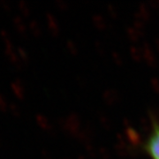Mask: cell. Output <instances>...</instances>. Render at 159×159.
Wrapping results in <instances>:
<instances>
[{
    "instance_id": "cell-7",
    "label": "cell",
    "mask_w": 159,
    "mask_h": 159,
    "mask_svg": "<svg viewBox=\"0 0 159 159\" xmlns=\"http://www.w3.org/2000/svg\"><path fill=\"white\" fill-rule=\"evenodd\" d=\"M10 111H11V113L12 114V116H14V117H16V118H19L20 116V107L18 106L17 104L15 103V102H11V103H9V109H8Z\"/></svg>"
},
{
    "instance_id": "cell-1",
    "label": "cell",
    "mask_w": 159,
    "mask_h": 159,
    "mask_svg": "<svg viewBox=\"0 0 159 159\" xmlns=\"http://www.w3.org/2000/svg\"><path fill=\"white\" fill-rule=\"evenodd\" d=\"M5 43V53L8 60L16 67L17 69H20L22 66V63L20 61V57L18 56L17 51L14 48V46L11 43V39L6 40Z\"/></svg>"
},
{
    "instance_id": "cell-4",
    "label": "cell",
    "mask_w": 159,
    "mask_h": 159,
    "mask_svg": "<svg viewBox=\"0 0 159 159\" xmlns=\"http://www.w3.org/2000/svg\"><path fill=\"white\" fill-rule=\"evenodd\" d=\"M12 23L19 34H21L22 36H25L27 34V26L24 22V20L20 16H14L12 19Z\"/></svg>"
},
{
    "instance_id": "cell-11",
    "label": "cell",
    "mask_w": 159,
    "mask_h": 159,
    "mask_svg": "<svg viewBox=\"0 0 159 159\" xmlns=\"http://www.w3.org/2000/svg\"><path fill=\"white\" fill-rule=\"evenodd\" d=\"M0 36H1V38L3 39V41L5 42L6 40H9L11 39L10 38V35L8 34V32L5 30V29H2L1 31H0Z\"/></svg>"
},
{
    "instance_id": "cell-6",
    "label": "cell",
    "mask_w": 159,
    "mask_h": 159,
    "mask_svg": "<svg viewBox=\"0 0 159 159\" xmlns=\"http://www.w3.org/2000/svg\"><path fill=\"white\" fill-rule=\"evenodd\" d=\"M18 8L20 11V13L22 14L23 17H28L29 14H30V10H29V7L28 6V4L24 1H20L18 3Z\"/></svg>"
},
{
    "instance_id": "cell-8",
    "label": "cell",
    "mask_w": 159,
    "mask_h": 159,
    "mask_svg": "<svg viewBox=\"0 0 159 159\" xmlns=\"http://www.w3.org/2000/svg\"><path fill=\"white\" fill-rule=\"evenodd\" d=\"M9 109V103L6 100V97L3 94H0V111L2 112H6Z\"/></svg>"
},
{
    "instance_id": "cell-9",
    "label": "cell",
    "mask_w": 159,
    "mask_h": 159,
    "mask_svg": "<svg viewBox=\"0 0 159 159\" xmlns=\"http://www.w3.org/2000/svg\"><path fill=\"white\" fill-rule=\"evenodd\" d=\"M29 28L30 29V30L32 31V33L34 34H39V29H38V26L36 22L34 20H31L29 24Z\"/></svg>"
},
{
    "instance_id": "cell-5",
    "label": "cell",
    "mask_w": 159,
    "mask_h": 159,
    "mask_svg": "<svg viewBox=\"0 0 159 159\" xmlns=\"http://www.w3.org/2000/svg\"><path fill=\"white\" fill-rule=\"evenodd\" d=\"M16 51H17V54L19 57H20V61L21 63H28L29 60V53H28V51H26L23 47H18L17 49H16Z\"/></svg>"
},
{
    "instance_id": "cell-10",
    "label": "cell",
    "mask_w": 159,
    "mask_h": 159,
    "mask_svg": "<svg viewBox=\"0 0 159 159\" xmlns=\"http://www.w3.org/2000/svg\"><path fill=\"white\" fill-rule=\"evenodd\" d=\"M0 7H2L6 12H9L11 10V6L10 3H8L7 1H0Z\"/></svg>"
},
{
    "instance_id": "cell-3",
    "label": "cell",
    "mask_w": 159,
    "mask_h": 159,
    "mask_svg": "<svg viewBox=\"0 0 159 159\" xmlns=\"http://www.w3.org/2000/svg\"><path fill=\"white\" fill-rule=\"evenodd\" d=\"M11 89L13 95L20 100H23L25 97V86L20 79H15L11 83Z\"/></svg>"
},
{
    "instance_id": "cell-2",
    "label": "cell",
    "mask_w": 159,
    "mask_h": 159,
    "mask_svg": "<svg viewBox=\"0 0 159 159\" xmlns=\"http://www.w3.org/2000/svg\"><path fill=\"white\" fill-rule=\"evenodd\" d=\"M148 150L153 159H159V128L154 131L148 142Z\"/></svg>"
},
{
    "instance_id": "cell-12",
    "label": "cell",
    "mask_w": 159,
    "mask_h": 159,
    "mask_svg": "<svg viewBox=\"0 0 159 159\" xmlns=\"http://www.w3.org/2000/svg\"><path fill=\"white\" fill-rule=\"evenodd\" d=\"M0 145H1V141H0Z\"/></svg>"
}]
</instances>
